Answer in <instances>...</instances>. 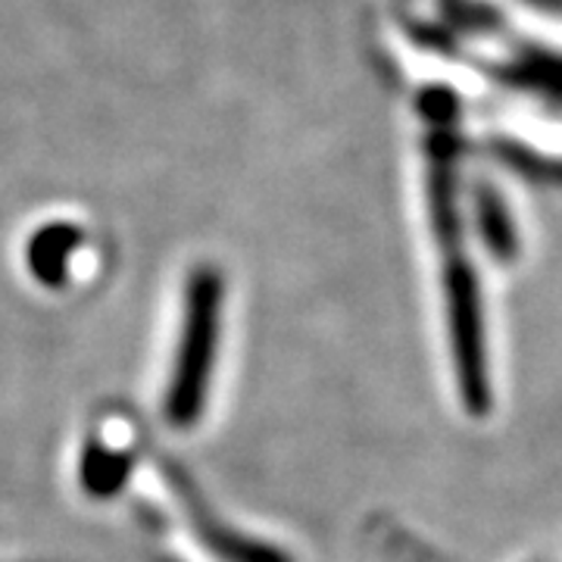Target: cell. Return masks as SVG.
Returning <instances> with one entry per match:
<instances>
[{
  "label": "cell",
  "instance_id": "7a4b0ae2",
  "mask_svg": "<svg viewBox=\"0 0 562 562\" xmlns=\"http://www.w3.org/2000/svg\"><path fill=\"white\" fill-rule=\"evenodd\" d=\"M25 257L35 279L50 288H66L98 269L101 238L79 220H50L32 232Z\"/></svg>",
  "mask_w": 562,
  "mask_h": 562
},
{
  "label": "cell",
  "instance_id": "6da1fadb",
  "mask_svg": "<svg viewBox=\"0 0 562 562\" xmlns=\"http://www.w3.org/2000/svg\"><path fill=\"white\" fill-rule=\"evenodd\" d=\"M220 288L222 279L210 266H194L191 279L184 288V350L179 357V369L172 372L166 409L172 422H191L201 409L206 369L213 357V338H216V313H220Z\"/></svg>",
  "mask_w": 562,
  "mask_h": 562
}]
</instances>
